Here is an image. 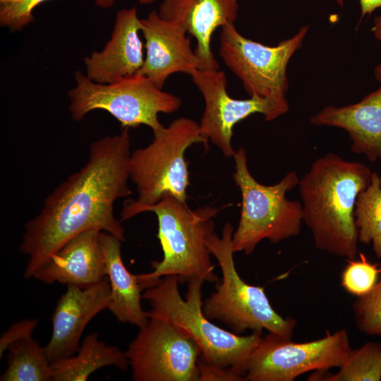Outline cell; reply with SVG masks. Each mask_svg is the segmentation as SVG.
<instances>
[{
	"label": "cell",
	"instance_id": "cell-9",
	"mask_svg": "<svg viewBox=\"0 0 381 381\" xmlns=\"http://www.w3.org/2000/svg\"><path fill=\"white\" fill-rule=\"evenodd\" d=\"M309 26L277 46H267L243 36L234 23L221 28L219 55L242 82L250 97L285 100L289 88L286 67L301 47Z\"/></svg>",
	"mask_w": 381,
	"mask_h": 381
},
{
	"label": "cell",
	"instance_id": "cell-20",
	"mask_svg": "<svg viewBox=\"0 0 381 381\" xmlns=\"http://www.w3.org/2000/svg\"><path fill=\"white\" fill-rule=\"evenodd\" d=\"M54 381H85L97 370L114 365L125 370L128 362L125 352L109 345L92 332L86 336L76 355L52 363Z\"/></svg>",
	"mask_w": 381,
	"mask_h": 381
},
{
	"label": "cell",
	"instance_id": "cell-28",
	"mask_svg": "<svg viewBox=\"0 0 381 381\" xmlns=\"http://www.w3.org/2000/svg\"><path fill=\"white\" fill-rule=\"evenodd\" d=\"M198 381H243L244 377L232 369L222 368L199 360Z\"/></svg>",
	"mask_w": 381,
	"mask_h": 381
},
{
	"label": "cell",
	"instance_id": "cell-4",
	"mask_svg": "<svg viewBox=\"0 0 381 381\" xmlns=\"http://www.w3.org/2000/svg\"><path fill=\"white\" fill-rule=\"evenodd\" d=\"M204 282L199 278L190 279L184 300L176 276L161 278L142 294L151 306L147 311L148 318L165 320L192 339L200 348V361L232 369L244 377L249 358L262 337V332L242 336L213 324L202 310Z\"/></svg>",
	"mask_w": 381,
	"mask_h": 381
},
{
	"label": "cell",
	"instance_id": "cell-2",
	"mask_svg": "<svg viewBox=\"0 0 381 381\" xmlns=\"http://www.w3.org/2000/svg\"><path fill=\"white\" fill-rule=\"evenodd\" d=\"M371 173L364 164L329 152L317 159L299 179L303 222L318 249L348 260L356 258V201L368 186Z\"/></svg>",
	"mask_w": 381,
	"mask_h": 381
},
{
	"label": "cell",
	"instance_id": "cell-6",
	"mask_svg": "<svg viewBox=\"0 0 381 381\" xmlns=\"http://www.w3.org/2000/svg\"><path fill=\"white\" fill-rule=\"evenodd\" d=\"M153 135L148 145L131 153L130 179L138 197L125 201L120 217L134 208L154 205L166 195L186 202L190 181L185 153L196 143H202L206 150L199 123L181 116L153 131Z\"/></svg>",
	"mask_w": 381,
	"mask_h": 381
},
{
	"label": "cell",
	"instance_id": "cell-11",
	"mask_svg": "<svg viewBox=\"0 0 381 381\" xmlns=\"http://www.w3.org/2000/svg\"><path fill=\"white\" fill-rule=\"evenodd\" d=\"M125 354L135 381H198L199 346L162 319L149 318Z\"/></svg>",
	"mask_w": 381,
	"mask_h": 381
},
{
	"label": "cell",
	"instance_id": "cell-10",
	"mask_svg": "<svg viewBox=\"0 0 381 381\" xmlns=\"http://www.w3.org/2000/svg\"><path fill=\"white\" fill-rule=\"evenodd\" d=\"M349 334L339 329L319 339L296 343L269 332L262 337L248 362V381H293L309 371L341 367L351 350Z\"/></svg>",
	"mask_w": 381,
	"mask_h": 381
},
{
	"label": "cell",
	"instance_id": "cell-13",
	"mask_svg": "<svg viewBox=\"0 0 381 381\" xmlns=\"http://www.w3.org/2000/svg\"><path fill=\"white\" fill-rule=\"evenodd\" d=\"M109 303L107 277L85 288L67 286L53 312L52 336L44 347L51 364L77 352L85 327L97 314L107 309Z\"/></svg>",
	"mask_w": 381,
	"mask_h": 381
},
{
	"label": "cell",
	"instance_id": "cell-1",
	"mask_svg": "<svg viewBox=\"0 0 381 381\" xmlns=\"http://www.w3.org/2000/svg\"><path fill=\"white\" fill-rule=\"evenodd\" d=\"M131 153L129 128L94 141L85 165L46 197L38 214L24 226L20 250L28 257L25 279L34 278L52 255L84 231L96 229L125 240L114 205L132 193Z\"/></svg>",
	"mask_w": 381,
	"mask_h": 381
},
{
	"label": "cell",
	"instance_id": "cell-26",
	"mask_svg": "<svg viewBox=\"0 0 381 381\" xmlns=\"http://www.w3.org/2000/svg\"><path fill=\"white\" fill-rule=\"evenodd\" d=\"M49 0H0V25L11 31L21 30L34 20L33 10ZM116 0H95L102 8H111Z\"/></svg>",
	"mask_w": 381,
	"mask_h": 381
},
{
	"label": "cell",
	"instance_id": "cell-14",
	"mask_svg": "<svg viewBox=\"0 0 381 381\" xmlns=\"http://www.w3.org/2000/svg\"><path fill=\"white\" fill-rule=\"evenodd\" d=\"M140 25L145 56L138 74L148 78L162 89L172 74L190 75L201 69L188 32L180 24L163 19L157 11H152L145 18L140 19Z\"/></svg>",
	"mask_w": 381,
	"mask_h": 381
},
{
	"label": "cell",
	"instance_id": "cell-21",
	"mask_svg": "<svg viewBox=\"0 0 381 381\" xmlns=\"http://www.w3.org/2000/svg\"><path fill=\"white\" fill-rule=\"evenodd\" d=\"M7 351V367L1 381L53 380L52 365L44 348L32 337L14 342Z\"/></svg>",
	"mask_w": 381,
	"mask_h": 381
},
{
	"label": "cell",
	"instance_id": "cell-19",
	"mask_svg": "<svg viewBox=\"0 0 381 381\" xmlns=\"http://www.w3.org/2000/svg\"><path fill=\"white\" fill-rule=\"evenodd\" d=\"M121 242L107 232L101 231L99 234L106 274L110 286V303L107 309L119 322L140 328L149 320L147 311H144L141 306V291L143 289L138 275L131 274L123 263Z\"/></svg>",
	"mask_w": 381,
	"mask_h": 381
},
{
	"label": "cell",
	"instance_id": "cell-16",
	"mask_svg": "<svg viewBox=\"0 0 381 381\" xmlns=\"http://www.w3.org/2000/svg\"><path fill=\"white\" fill-rule=\"evenodd\" d=\"M238 11L237 0H162L157 12L196 40L194 51L201 69L217 70L219 66L211 49L212 37L218 28L234 23Z\"/></svg>",
	"mask_w": 381,
	"mask_h": 381
},
{
	"label": "cell",
	"instance_id": "cell-30",
	"mask_svg": "<svg viewBox=\"0 0 381 381\" xmlns=\"http://www.w3.org/2000/svg\"><path fill=\"white\" fill-rule=\"evenodd\" d=\"M372 31L375 37L381 41V16L375 18ZM374 73L375 78L381 82V64L375 68Z\"/></svg>",
	"mask_w": 381,
	"mask_h": 381
},
{
	"label": "cell",
	"instance_id": "cell-29",
	"mask_svg": "<svg viewBox=\"0 0 381 381\" xmlns=\"http://www.w3.org/2000/svg\"><path fill=\"white\" fill-rule=\"evenodd\" d=\"M337 4L342 7L344 0H335ZM361 10V17L365 14H370L375 10L381 8V0H358Z\"/></svg>",
	"mask_w": 381,
	"mask_h": 381
},
{
	"label": "cell",
	"instance_id": "cell-12",
	"mask_svg": "<svg viewBox=\"0 0 381 381\" xmlns=\"http://www.w3.org/2000/svg\"><path fill=\"white\" fill-rule=\"evenodd\" d=\"M190 75L205 101L199 126L206 152L210 141L225 157H233L236 151L232 147L231 138L236 123L256 113L262 114L265 121H271L289 111L286 99L256 96L238 99L230 97L226 91V73L219 69H198Z\"/></svg>",
	"mask_w": 381,
	"mask_h": 381
},
{
	"label": "cell",
	"instance_id": "cell-8",
	"mask_svg": "<svg viewBox=\"0 0 381 381\" xmlns=\"http://www.w3.org/2000/svg\"><path fill=\"white\" fill-rule=\"evenodd\" d=\"M75 86L68 92L72 119L81 121L89 112L102 109L118 120L122 128L141 125L152 132L163 126L158 115L177 111L181 97L163 91L148 78L134 74L107 84L95 83L77 71Z\"/></svg>",
	"mask_w": 381,
	"mask_h": 381
},
{
	"label": "cell",
	"instance_id": "cell-5",
	"mask_svg": "<svg viewBox=\"0 0 381 381\" xmlns=\"http://www.w3.org/2000/svg\"><path fill=\"white\" fill-rule=\"evenodd\" d=\"M233 157V179L241 194L240 219L232 236L234 253L250 255L264 239L277 243L298 235L303 222L301 202L286 197L298 184L297 174L289 171L277 183L264 185L250 174L243 147Z\"/></svg>",
	"mask_w": 381,
	"mask_h": 381
},
{
	"label": "cell",
	"instance_id": "cell-24",
	"mask_svg": "<svg viewBox=\"0 0 381 381\" xmlns=\"http://www.w3.org/2000/svg\"><path fill=\"white\" fill-rule=\"evenodd\" d=\"M379 269L380 277L373 288L352 305L358 329L368 335L381 334V263Z\"/></svg>",
	"mask_w": 381,
	"mask_h": 381
},
{
	"label": "cell",
	"instance_id": "cell-3",
	"mask_svg": "<svg viewBox=\"0 0 381 381\" xmlns=\"http://www.w3.org/2000/svg\"><path fill=\"white\" fill-rule=\"evenodd\" d=\"M219 211L212 206L192 210L186 202L166 195L154 205L134 208L121 216V222L145 212H152L157 217V236L163 258L159 262H152V272L138 275L143 289L169 275L176 276L179 283L193 278L209 283L219 282L206 244L208 236L214 232V219Z\"/></svg>",
	"mask_w": 381,
	"mask_h": 381
},
{
	"label": "cell",
	"instance_id": "cell-7",
	"mask_svg": "<svg viewBox=\"0 0 381 381\" xmlns=\"http://www.w3.org/2000/svg\"><path fill=\"white\" fill-rule=\"evenodd\" d=\"M234 226L226 222L221 236L214 232L207 239L210 254L217 260L222 279L216 290L202 303V310L210 320L224 323L233 332L240 334L246 330L262 332L263 329L291 339L296 321L283 318L272 308L264 287L243 281L234 264L232 246Z\"/></svg>",
	"mask_w": 381,
	"mask_h": 381
},
{
	"label": "cell",
	"instance_id": "cell-27",
	"mask_svg": "<svg viewBox=\"0 0 381 381\" xmlns=\"http://www.w3.org/2000/svg\"><path fill=\"white\" fill-rule=\"evenodd\" d=\"M37 324V319H25L11 325L0 337V357L14 342L32 337Z\"/></svg>",
	"mask_w": 381,
	"mask_h": 381
},
{
	"label": "cell",
	"instance_id": "cell-15",
	"mask_svg": "<svg viewBox=\"0 0 381 381\" xmlns=\"http://www.w3.org/2000/svg\"><path fill=\"white\" fill-rule=\"evenodd\" d=\"M140 32V19L135 7L118 11L111 37L103 49L84 58L87 77L107 84L136 74L145 59Z\"/></svg>",
	"mask_w": 381,
	"mask_h": 381
},
{
	"label": "cell",
	"instance_id": "cell-22",
	"mask_svg": "<svg viewBox=\"0 0 381 381\" xmlns=\"http://www.w3.org/2000/svg\"><path fill=\"white\" fill-rule=\"evenodd\" d=\"M354 218L358 241L372 243L381 259V177L376 172L371 173L368 186L357 197Z\"/></svg>",
	"mask_w": 381,
	"mask_h": 381
},
{
	"label": "cell",
	"instance_id": "cell-18",
	"mask_svg": "<svg viewBox=\"0 0 381 381\" xmlns=\"http://www.w3.org/2000/svg\"><path fill=\"white\" fill-rule=\"evenodd\" d=\"M315 126L342 128L351 140V150L369 161L381 159V85L360 102L327 106L310 119Z\"/></svg>",
	"mask_w": 381,
	"mask_h": 381
},
{
	"label": "cell",
	"instance_id": "cell-31",
	"mask_svg": "<svg viewBox=\"0 0 381 381\" xmlns=\"http://www.w3.org/2000/svg\"><path fill=\"white\" fill-rule=\"evenodd\" d=\"M140 4H150L157 0H137Z\"/></svg>",
	"mask_w": 381,
	"mask_h": 381
},
{
	"label": "cell",
	"instance_id": "cell-32",
	"mask_svg": "<svg viewBox=\"0 0 381 381\" xmlns=\"http://www.w3.org/2000/svg\"><path fill=\"white\" fill-rule=\"evenodd\" d=\"M380 336L381 337V334H380Z\"/></svg>",
	"mask_w": 381,
	"mask_h": 381
},
{
	"label": "cell",
	"instance_id": "cell-25",
	"mask_svg": "<svg viewBox=\"0 0 381 381\" xmlns=\"http://www.w3.org/2000/svg\"><path fill=\"white\" fill-rule=\"evenodd\" d=\"M359 256L358 260H348L341 279L342 287L357 297L369 293L377 282L380 274L377 264L370 262L363 253H360Z\"/></svg>",
	"mask_w": 381,
	"mask_h": 381
},
{
	"label": "cell",
	"instance_id": "cell-23",
	"mask_svg": "<svg viewBox=\"0 0 381 381\" xmlns=\"http://www.w3.org/2000/svg\"><path fill=\"white\" fill-rule=\"evenodd\" d=\"M337 373L310 376L308 380L325 381H380L381 380V344L368 342L351 349Z\"/></svg>",
	"mask_w": 381,
	"mask_h": 381
},
{
	"label": "cell",
	"instance_id": "cell-17",
	"mask_svg": "<svg viewBox=\"0 0 381 381\" xmlns=\"http://www.w3.org/2000/svg\"><path fill=\"white\" fill-rule=\"evenodd\" d=\"M99 229L84 231L52 255L34 277L47 284L58 282L85 288L102 280L106 274Z\"/></svg>",
	"mask_w": 381,
	"mask_h": 381
}]
</instances>
